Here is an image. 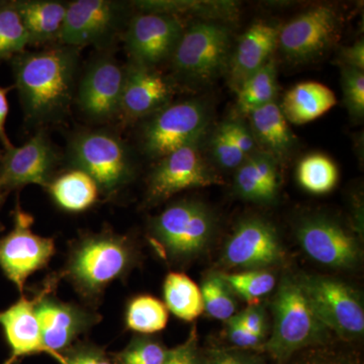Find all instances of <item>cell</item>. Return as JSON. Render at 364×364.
<instances>
[{
    "label": "cell",
    "instance_id": "6da1fadb",
    "mask_svg": "<svg viewBox=\"0 0 364 364\" xmlns=\"http://www.w3.org/2000/svg\"><path fill=\"white\" fill-rule=\"evenodd\" d=\"M79 51L78 48L60 45L14 57L16 85L31 121H54L68 111L77 75Z\"/></svg>",
    "mask_w": 364,
    "mask_h": 364
},
{
    "label": "cell",
    "instance_id": "e0dca14e",
    "mask_svg": "<svg viewBox=\"0 0 364 364\" xmlns=\"http://www.w3.org/2000/svg\"><path fill=\"white\" fill-rule=\"evenodd\" d=\"M58 155L44 131L20 147L6 150L0 163V186L4 189L37 184L47 188Z\"/></svg>",
    "mask_w": 364,
    "mask_h": 364
},
{
    "label": "cell",
    "instance_id": "7c38bea8",
    "mask_svg": "<svg viewBox=\"0 0 364 364\" xmlns=\"http://www.w3.org/2000/svg\"><path fill=\"white\" fill-rule=\"evenodd\" d=\"M126 20L123 4L111 0H76L67 7L60 44L81 49L102 47L116 37Z\"/></svg>",
    "mask_w": 364,
    "mask_h": 364
},
{
    "label": "cell",
    "instance_id": "83f0119b",
    "mask_svg": "<svg viewBox=\"0 0 364 364\" xmlns=\"http://www.w3.org/2000/svg\"><path fill=\"white\" fill-rule=\"evenodd\" d=\"M163 293L167 310L177 318L191 322L202 315V291L186 274L169 273L165 279Z\"/></svg>",
    "mask_w": 364,
    "mask_h": 364
},
{
    "label": "cell",
    "instance_id": "4dcf8cb0",
    "mask_svg": "<svg viewBox=\"0 0 364 364\" xmlns=\"http://www.w3.org/2000/svg\"><path fill=\"white\" fill-rule=\"evenodd\" d=\"M299 186L315 195L329 193L338 181V169L330 158L311 154L299 162L296 169Z\"/></svg>",
    "mask_w": 364,
    "mask_h": 364
},
{
    "label": "cell",
    "instance_id": "f35d334b",
    "mask_svg": "<svg viewBox=\"0 0 364 364\" xmlns=\"http://www.w3.org/2000/svg\"><path fill=\"white\" fill-rule=\"evenodd\" d=\"M227 335L228 338L235 346L243 349L256 348L260 346L264 340L248 331L235 316L227 321Z\"/></svg>",
    "mask_w": 364,
    "mask_h": 364
},
{
    "label": "cell",
    "instance_id": "ba28073f",
    "mask_svg": "<svg viewBox=\"0 0 364 364\" xmlns=\"http://www.w3.org/2000/svg\"><path fill=\"white\" fill-rule=\"evenodd\" d=\"M299 282L314 313L327 329L343 337L363 336V306L350 287L331 277L314 275Z\"/></svg>",
    "mask_w": 364,
    "mask_h": 364
},
{
    "label": "cell",
    "instance_id": "d6986e66",
    "mask_svg": "<svg viewBox=\"0 0 364 364\" xmlns=\"http://www.w3.org/2000/svg\"><path fill=\"white\" fill-rule=\"evenodd\" d=\"M173 93V86L161 73L130 61L126 66L119 114L128 119L156 114L169 105Z\"/></svg>",
    "mask_w": 364,
    "mask_h": 364
},
{
    "label": "cell",
    "instance_id": "277c9868",
    "mask_svg": "<svg viewBox=\"0 0 364 364\" xmlns=\"http://www.w3.org/2000/svg\"><path fill=\"white\" fill-rule=\"evenodd\" d=\"M69 157L75 169L91 177L107 195L116 193L134 176V163L126 144L107 132H82L72 139Z\"/></svg>",
    "mask_w": 364,
    "mask_h": 364
},
{
    "label": "cell",
    "instance_id": "7dc6e473",
    "mask_svg": "<svg viewBox=\"0 0 364 364\" xmlns=\"http://www.w3.org/2000/svg\"><path fill=\"white\" fill-rule=\"evenodd\" d=\"M4 189L0 186V205H1L2 200H4Z\"/></svg>",
    "mask_w": 364,
    "mask_h": 364
},
{
    "label": "cell",
    "instance_id": "52a82bcc",
    "mask_svg": "<svg viewBox=\"0 0 364 364\" xmlns=\"http://www.w3.org/2000/svg\"><path fill=\"white\" fill-rule=\"evenodd\" d=\"M208 122L207 105L200 100L168 105L145 124L142 133L144 152L148 156L161 159L179 148L202 141Z\"/></svg>",
    "mask_w": 364,
    "mask_h": 364
},
{
    "label": "cell",
    "instance_id": "ab89813d",
    "mask_svg": "<svg viewBox=\"0 0 364 364\" xmlns=\"http://www.w3.org/2000/svg\"><path fill=\"white\" fill-rule=\"evenodd\" d=\"M235 317L248 331L257 335L261 338H265V336H267V314L261 306L258 305L250 306L243 312L235 315Z\"/></svg>",
    "mask_w": 364,
    "mask_h": 364
},
{
    "label": "cell",
    "instance_id": "cb8c5ba5",
    "mask_svg": "<svg viewBox=\"0 0 364 364\" xmlns=\"http://www.w3.org/2000/svg\"><path fill=\"white\" fill-rule=\"evenodd\" d=\"M28 37V45L59 41L68 4L55 0L14 1Z\"/></svg>",
    "mask_w": 364,
    "mask_h": 364
},
{
    "label": "cell",
    "instance_id": "1f68e13d",
    "mask_svg": "<svg viewBox=\"0 0 364 364\" xmlns=\"http://www.w3.org/2000/svg\"><path fill=\"white\" fill-rule=\"evenodd\" d=\"M221 275L233 294L240 296L250 306L258 305L260 299L272 291L277 284L274 275L265 269L221 273Z\"/></svg>",
    "mask_w": 364,
    "mask_h": 364
},
{
    "label": "cell",
    "instance_id": "8d00e7d4",
    "mask_svg": "<svg viewBox=\"0 0 364 364\" xmlns=\"http://www.w3.org/2000/svg\"><path fill=\"white\" fill-rule=\"evenodd\" d=\"M210 151L213 159L223 169H237L246 160L232 142L221 124L210 136Z\"/></svg>",
    "mask_w": 364,
    "mask_h": 364
},
{
    "label": "cell",
    "instance_id": "7bdbcfd3",
    "mask_svg": "<svg viewBox=\"0 0 364 364\" xmlns=\"http://www.w3.org/2000/svg\"><path fill=\"white\" fill-rule=\"evenodd\" d=\"M341 65L364 71V43L359 40L348 47H343L339 52Z\"/></svg>",
    "mask_w": 364,
    "mask_h": 364
},
{
    "label": "cell",
    "instance_id": "9c48e42d",
    "mask_svg": "<svg viewBox=\"0 0 364 364\" xmlns=\"http://www.w3.org/2000/svg\"><path fill=\"white\" fill-rule=\"evenodd\" d=\"M33 215L18 205L13 230L0 240V268L21 293L26 279L47 267L55 254L53 239L33 233Z\"/></svg>",
    "mask_w": 364,
    "mask_h": 364
},
{
    "label": "cell",
    "instance_id": "44dd1931",
    "mask_svg": "<svg viewBox=\"0 0 364 364\" xmlns=\"http://www.w3.org/2000/svg\"><path fill=\"white\" fill-rule=\"evenodd\" d=\"M0 326L11 350V358L4 364H13L18 358L38 353H46L55 358L43 340L36 313V296L31 299L23 296L6 310L1 311Z\"/></svg>",
    "mask_w": 364,
    "mask_h": 364
},
{
    "label": "cell",
    "instance_id": "ac0fdd59",
    "mask_svg": "<svg viewBox=\"0 0 364 364\" xmlns=\"http://www.w3.org/2000/svg\"><path fill=\"white\" fill-rule=\"evenodd\" d=\"M126 67L111 57L90 64L78 87V105L86 116L105 121L117 116L121 107Z\"/></svg>",
    "mask_w": 364,
    "mask_h": 364
},
{
    "label": "cell",
    "instance_id": "f6af8a7d",
    "mask_svg": "<svg viewBox=\"0 0 364 364\" xmlns=\"http://www.w3.org/2000/svg\"><path fill=\"white\" fill-rule=\"evenodd\" d=\"M7 91H9V88H4L0 86V142L4 146L6 150L14 146L9 141L6 131V117L9 109V102H7Z\"/></svg>",
    "mask_w": 364,
    "mask_h": 364
},
{
    "label": "cell",
    "instance_id": "f1b7e54d",
    "mask_svg": "<svg viewBox=\"0 0 364 364\" xmlns=\"http://www.w3.org/2000/svg\"><path fill=\"white\" fill-rule=\"evenodd\" d=\"M237 92L236 109L239 114H248L255 109L275 102L277 95V67L272 58L255 72Z\"/></svg>",
    "mask_w": 364,
    "mask_h": 364
},
{
    "label": "cell",
    "instance_id": "ffe728a7",
    "mask_svg": "<svg viewBox=\"0 0 364 364\" xmlns=\"http://www.w3.org/2000/svg\"><path fill=\"white\" fill-rule=\"evenodd\" d=\"M280 28L259 21L241 36L227 67L229 85L235 91L272 58L279 46Z\"/></svg>",
    "mask_w": 364,
    "mask_h": 364
},
{
    "label": "cell",
    "instance_id": "7402d4cb",
    "mask_svg": "<svg viewBox=\"0 0 364 364\" xmlns=\"http://www.w3.org/2000/svg\"><path fill=\"white\" fill-rule=\"evenodd\" d=\"M279 189V162L267 153L256 151L236 169L235 193L247 202L272 203Z\"/></svg>",
    "mask_w": 364,
    "mask_h": 364
},
{
    "label": "cell",
    "instance_id": "bcb514c9",
    "mask_svg": "<svg viewBox=\"0 0 364 364\" xmlns=\"http://www.w3.org/2000/svg\"><path fill=\"white\" fill-rule=\"evenodd\" d=\"M306 364H343V363H339V361L333 360V359L320 358V359H315V360L310 361V363H308Z\"/></svg>",
    "mask_w": 364,
    "mask_h": 364
},
{
    "label": "cell",
    "instance_id": "5bb4252c",
    "mask_svg": "<svg viewBox=\"0 0 364 364\" xmlns=\"http://www.w3.org/2000/svg\"><path fill=\"white\" fill-rule=\"evenodd\" d=\"M296 238L306 255L324 267L352 268L360 258L354 236L323 215L304 218L296 228Z\"/></svg>",
    "mask_w": 364,
    "mask_h": 364
},
{
    "label": "cell",
    "instance_id": "5b68a950",
    "mask_svg": "<svg viewBox=\"0 0 364 364\" xmlns=\"http://www.w3.org/2000/svg\"><path fill=\"white\" fill-rule=\"evenodd\" d=\"M215 218L205 203H173L155 218L152 233L170 258L189 260L202 254L214 236Z\"/></svg>",
    "mask_w": 364,
    "mask_h": 364
},
{
    "label": "cell",
    "instance_id": "8fae6325",
    "mask_svg": "<svg viewBox=\"0 0 364 364\" xmlns=\"http://www.w3.org/2000/svg\"><path fill=\"white\" fill-rule=\"evenodd\" d=\"M341 18L331 6L306 9L280 28L279 46L294 63H304L327 51L340 35Z\"/></svg>",
    "mask_w": 364,
    "mask_h": 364
},
{
    "label": "cell",
    "instance_id": "4316f807",
    "mask_svg": "<svg viewBox=\"0 0 364 364\" xmlns=\"http://www.w3.org/2000/svg\"><path fill=\"white\" fill-rule=\"evenodd\" d=\"M50 193L57 205L69 212H82L97 200L98 189L90 176L74 169L50 182Z\"/></svg>",
    "mask_w": 364,
    "mask_h": 364
},
{
    "label": "cell",
    "instance_id": "d6a6232c",
    "mask_svg": "<svg viewBox=\"0 0 364 364\" xmlns=\"http://www.w3.org/2000/svg\"><path fill=\"white\" fill-rule=\"evenodd\" d=\"M28 37L14 1H0V60L25 52Z\"/></svg>",
    "mask_w": 364,
    "mask_h": 364
},
{
    "label": "cell",
    "instance_id": "7a4b0ae2",
    "mask_svg": "<svg viewBox=\"0 0 364 364\" xmlns=\"http://www.w3.org/2000/svg\"><path fill=\"white\" fill-rule=\"evenodd\" d=\"M134 259L133 246L124 237L107 232L90 235L72 251L65 274L83 296L93 298L126 274Z\"/></svg>",
    "mask_w": 364,
    "mask_h": 364
},
{
    "label": "cell",
    "instance_id": "3957f363",
    "mask_svg": "<svg viewBox=\"0 0 364 364\" xmlns=\"http://www.w3.org/2000/svg\"><path fill=\"white\" fill-rule=\"evenodd\" d=\"M273 330L265 349L277 360L318 343L327 336L325 327L314 313L299 279L286 277L272 304Z\"/></svg>",
    "mask_w": 364,
    "mask_h": 364
},
{
    "label": "cell",
    "instance_id": "2e32d148",
    "mask_svg": "<svg viewBox=\"0 0 364 364\" xmlns=\"http://www.w3.org/2000/svg\"><path fill=\"white\" fill-rule=\"evenodd\" d=\"M52 289L50 282L42 293L36 296V313L45 346L60 364H65V358L60 351L70 346L78 335L95 324L98 317L77 306L60 301L51 294Z\"/></svg>",
    "mask_w": 364,
    "mask_h": 364
},
{
    "label": "cell",
    "instance_id": "30bf717a",
    "mask_svg": "<svg viewBox=\"0 0 364 364\" xmlns=\"http://www.w3.org/2000/svg\"><path fill=\"white\" fill-rule=\"evenodd\" d=\"M203 141V140H202ZM198 141L162 157L148 183V200L161 203L188 188H207L224 183L200 152Z\"/></svg>",
    "mask_w": 364,
    "mask_h": 364
},
{
    "label": "cell",
    "instance_id": "836d02e7",
    "mask_svg": "<svg viewBox=\"0 0 364 364\" xmlns=\"http://www.w3.org/2000/svg\"><path fill=\"white\" fill-rule=\"evenodd\" d=\"M203 311L210 317L228 321L236 315V301L233 291L223 279L221 273H213L203 280L200 287Z\"/></svg>",
    "mask_w": 364,
    "mask_h": 364
},
{
    "label": "cell",
    "instance_id": "484cf974",
    "mask_svg": "<svg viewBox=\"0 0 364 364\" xmlns=\"http://www.w3.org/2000/svg\"><path fill=\"white\" fill-rule=\"evenodd\" d=\"M135 4L142 11H154L176 16L178 14H188L200 21H215L225 25L237 20L240 13L238 2L226 0H150L136 1Z\"/></svg>",
    "mask_w": 364,
    "mask_h": 364
},
{
    "label": "cell",
    "instance_id": "f546056e",
    "mask_svg": "<svg viewBox=\"0 0 364 364\" xmlns=\"http://www.w3.org/2000/svg\"><path fill=\"white\" fill-rule=\"evenodd\" d=\"M168 322V310L152 296H138L129 304L126 313L127 327L140 334L162 331Z\"/></svg>",
    "mask_w": 364,
    "mask_h": 364
},
{
    "label": "cell",
    "instance_id": "b9f144b4",
    "mask_svg": "<svg viewBox=\"0 0 364 364\" xmlns=\"http://www.w3.org/2000/svg\"><path fill=\"white\" fill-rule=\"evenodd\" d=\"M65 358V364H112L104 352L90 345H80L72 349Z\"/></svg>",
    "mask_w": 364,
    "mask_h": 364
},
{
    "label": "cell",
    "instance_id": "603a6c76",
    "mask_svg": "<svg viewBox=\"0 0 364 364\" xmlns=\"http://www.w3.org/2000/svg\"><path fill=\"white\" fill-rule=\"evenodd\" d=\"M248 117L249 128L262 152L267 153L277 162L291 156L296 138L277 102L251 112Z\"/></svg>",
    "mask_w": 364,
    "mask_h": 364
},
{
    "label": "cell",
    "instance_id": "ee69618b",
    "mask_svg": "<svg viewBox=\"0 0 364 364\" xmlns=\"http://www.w3.org/2000/svg\"><path fill=\"white\" fill-rule=\"evenodd\" d=\"M210 364H257L255 359L236 351H217Z\"/></svg>",
    "mask_w": 364,
    "mask_h": 364
},
{
    "label": "cell",
    "instance_id": "d590c367",
    "mask_svg": "<svg viewBox=\"0 0 364 364\" xmlns=\"http://www.w3.org/2000/svg\"><path fill=\"white\" fill-rule=\"evenodd\" d=\"M169 349L150 338H136L117 356L119 364H163Z\"/></svg>",
    "mask_w": 364,
    "mask_h": 364
},
{
    "label": "cell",
    "instance_id": "e575fe53",
    "mask_svg": "<svg viewBox=\"0 0 364 364\" xmlns=\"http://www.w3.org/2000/svg\"><path fill=\"white\" fill-rule=\"evenodd\" d=\"M343 100L349 117L353 121H363L364 117L363 71L350 67L340 66Z\"/></svg>",
    "mask_w": 364,
    "mask_h": 364
},
{
    "label": "cell",
    "instance_id": "d4e9b609",
    "mask_svg": "<svg viewBox=\"0 0 364 364\" xmlns=\"http://www.w3.org/2000/svg\"><path fill=\"white\" fill-rule=\"evenodd\" d=\"M336 104L337 98L329 87L308 81L287 91L279 107L287 122L304 124L322 117Z\"/></svg>",
    "mask_w": 364,
    "mask_h": 364
},
{
    "label": "cell",
    "instance_id": "74e56055",
    "mask_svg": "<svg viewBox=\"0 0 364 364\" xmlns=\"http://www.w3.org/2000/svg\"><path fill=\"white\" fill-rule=\"evenodd\" d=\"M221 124L237 149L240 151L246 159L258 151L257 143L254 139L252 132L243 121L239 119H228Z\"/></svg>",
    "mask_w": 364,
    "mask_h": 364
},
{
    "label": "cell",
    "instance_id": "60d3db41",
    "mask_svg": "<svg viewBox=\"0 0 364 364\" xmlns=\"http://www.w3.org/2000/svg\"><path fill=\"white\" fill-rule=\"evenodd\" d=\"M163 364H202L198 354L196 335L191 333L183 344L170 349L168 356Z\"/></svg>",
    "mask_w": 364,
    "mask_h": 364
},
{
    "label": "cell",
    "instance_id": "9a60e30c",
    "mask_svg": "<svg viewBox=\"0 0 364 364\" xmlns=\"http://www.w3.org/2000/svg\"><path fill=\"white\" fill-rule=\"evenodd\" d=\"M284 259V249L272 223L248 218L239 223L225 245L223 260L229 267L265 269Z\"/></svg>",
    "mask_w": 364,
    "mask_h": 364
},
{
    "label": "cell",
    "instance_id": "8992f818",
    "mask_svg": "<svg viewBox=\"0 0 364 364\" xmlns=\"http://www.w3.org/2000/svg\"><path fill=\"white\" fill-rule=\"evenodd\" d=\"M231 48V30L225 23L198 21L184 30L171 56L179 76L205 82L227 69Z\"/></svg>",
    "mask_w": 364,
    "mask_h": 364
},
{
    "label": "cell",
    "instance_id": "4fadbf2b",
    "mask_svg": "<svg viewBox=\"0 0 364 364\" xmlns=\"http://www.w3.org/2000/svg\"><path fill=\"white\" fill-rule=\"evenodd\" d=\"M183 32L179 16L154 11L136 14L124 33L130 61L154 68L171 58Z\"/></svg>",
    "mask_w": 364,
    "mask_h": 364
}]
</instances>
